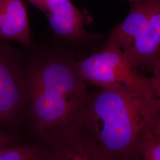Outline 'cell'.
Instances as JSON below:
<instances>
[{"mask_svg":"<svg viewBox=\"0 0 160 160\" xmlns=\"http://www.w3.org/2000/svg\"><path fill=\"white\" fill-rule=\"evenodd\" d=\"M51 147L55 160H107L92 141L78 130Z\"/></svg>","mask_w":160,"mask_h":160,"instance_id":"cell-8","label":"cell"},{"mask_svg":"<svg viewBox=\"0 0 160 160\" xmlns=\"http://www.w3.org/2000/svg\"><path fill=\"white\" fill-rule=\"evenodd\" d=\"M28 101L26 68L14 51L0 45V124L19 119Z\"/></svg>","mask_w":160,"mask_h":160,"instance_id":"cell-4","label":"cell"},{"mask_svg":"<svg viewBox=\"0 0 160 160\" xmlns=\"http://www.w3.org/2000/svg\"><path fill=\"white\" fill-rule=\"evenodd\" d=\"M143 160L141 158H135V159H131V160Z\"/></svg>","mask_w":160,"mask_h":160,"instance_id":"cell-13","label":"cell"},{"mask_svg":"<svg viewBox=\"0 0 160 160\" xmlns=\"http://www.w3.org/2000/svg\"><path fill=\"white\" fill-rule=\"evenodd\" d=\"M0 39L30 46V30L22 0H0Z\"/></svg>","mask_w":160,"mask_h":160,"instance_id":"cell-7","label":"cell"},{"mask_svg":"<svg viewBox=\"0 0 160 160\" xmlns=\"http://www.w3.org/2000/svg\"><path fill=\"white\" fill-rule=\"evenodd\" d=\"M0 160H54L51 146L45 143H17L0 149Z\"/></svg>","mask_w":160,"mask_h":160,"instance_id":"cell-9","label":"cell"},{"mask_svg":"<svg viewBox=\"0 0 160 160\" xmlns=\"http://www.w3.org/2000/svg\"><path fill=\"white\" fill-rule=\"evenodd\" d=\"M77 65L86 83L101 88H146L160 94V78L141 74L125 53L115 46L106 44L100 52L77 61Z\"/></svg>","mask_w":160,"mask_h":160,"instance_id":"cell-3","label":"cell"},{"mask_svg":"<svg viewBox=\"0 0 160 160\" xmlns=\"http://www.w3.org/2000/svg\"><path fill=\"white\" fill-rule=\"evenodd\" d=\"M45 5L49 25L59 38L78 44L94 37L86 32L82 14L70 0H45Z\"/></svg>","mask_w":160,"mask_h":160,"instance_id":"cell-5","label":"cell"},{"mask_svg":"<svg viewBox=\"0 0 160 160\" xmlns=\"http://www.w3.org/2000/svg\"><path fill=\"white\" fill-rule=\"evenodd\" d=\"M18 143L17 139L12 135L0 131V149Z\"/></svg>","mask_w":160,"mask_h":160,"instance_id":"cell-11","label":"cell"},{"mask_svg":"<svg viewBox=\"0 0 160 160\" xmlns=\"http://www.w3.org/2000/svg\"><path fill=\"white\" fill-rule=\"evenodd\" d=\"M160 95L139 88H101L90 93L77 130L107 160L140 158L141 138L160 122Z\"/></svg>","mask_w":160,"mask_h":160,"instance_id":"cell-2","label":"cell"},{"mask_svg":"<svg viewBox=\"0 0 160 160\" xmlns=\"http://www.w3.org/2000/svg\"><path fill=\"white\" fill-rule=\"evenodd\" d=\"M138 151L143 160H160V122L143 135L138 143Z\"/></svg>","mask_w":160,"mask_h":160,"instance_id":"cell-10","label":"cell"},{"mask_svg":"<svg viewBox=\"0 0 160 160\" xmlns=\"http://www.w3.org/2000/svg\"><path fill=\"white\" fill-rule=\"evenodd\" d=\"M160 7V0H133L130 12L124 21L111 32L106 44L115 46L125 53L134 38Z\"/></svg>","mask_w":160,"mask_h":160,"instance_id":"cell-6","label":"cell"},{"mask_svg":"<svg viewBox=\"0 0 160 160\" xmlns=\"http://www.w3.org/2000/svg\"><path fill=\"white\" fill-rule=\"evenodd\" d=\"M28 1L42 12H45V0H28Z\"/></svg>","mask_w":160,"mask_h":160,"instance_id":"cell-12","label":"cell"},{"mask_svg":"<svg viewBox=\"0 0 160 160\" xmlns=\"http://www.w3.org/2000/svg\"><path fill=\"white\" fill-rule=\"evenodd\" d=\"M27 110L40 142L53 145L77 131L89 97L77 61L58 52L35 58L26 68Z\"/></svg>","mask_w":160,"mask_h":160,"instance_id":"cell-1","label":"cell"},{"mask_svg":"<svg viewBox=\"0 0 160 160\" xmlns=\"http://www.w3.org/2000/svg\"><path fill=\"white\" fill-rule=\"evenodd\" d=\"M129 1H130V2H131V1H133V0H129Z\"/></svg>","mask_w":160,"mask_h":160,"instance_id":"cell-14","label":"cell"}]
</instances>
